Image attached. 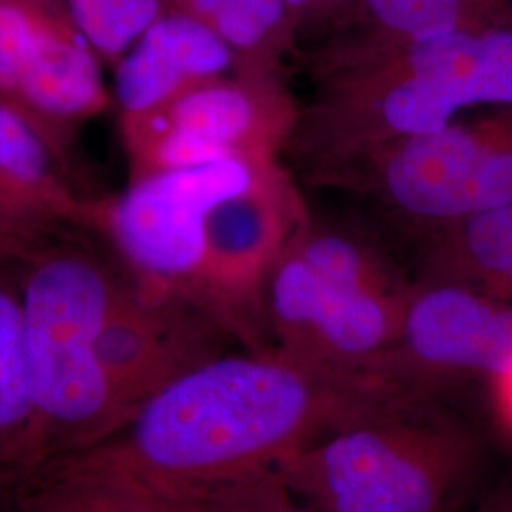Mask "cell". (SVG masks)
I'll use <instances>...</instances> for the list:
<instances>
[{
    "mask_svg": "<svg viewBox=\"0 0 512 512\" xmlns=\"http://www.w3.org/2000/svg\"><path fill=\"white\" fill-rule=\"evenodd\" d=\"M109 101L103 59L67 19L38 0H0V105L69 164L74 131Z\"/></svg>",
    "mask_w": 512,
    "mask_h": 512,
    "instance_id": "52a82bcc",
    "label": "cell"
},
{
    "mask_svg": "<svg viewBox=\"0 0 512 512\" xmlns=\"http://www.w3.org/2000/svg\"><path fill=\"white\" fill-rule=\"evenodd\" d=\"M289 249L330 283L370 293H401L382 262L351 236L327 230H298Z\"/></svg>",
    "mask_w": 512,
    "mask_h": 512,
    "instance_id": "ffe728a7",
    "label": "cell"
},
{
    "mask_svg": "<svg viewBox=\"0 0 512 512\" xmlns=\"http://www.w3.org/2000/svg\"><path fill=\"white\" fill-rule=\"evenodd\" d=\"M423 391L277 349L219 353L154 393L110 437L61 461L122 476L164 499H190L277 471L355 423L420 406Z\"/></svg>",
    "mask_w": 512,
    "mask_h": 512,
    "instance_id": "6da1fadb",
    "label": "cell"
},
{
    "mask_svg": "<svg viewBox=\"0 0 512 512\" xmlns=\"http://www.w3.org/2000/svg\"><path fill=\"white\" fill-rule=\"evenodd\" d=\"M219 327L202 308L116 272L97 353L126 420L169 382L219 355Z\"/></svg>",
    "mask_w": 512,
    "mask_h": 512,
    "instance_id": "30bf717a",
    "label": "cell"
},
{
    "mask_svg": "<svg viewBox=\"0 0 512 512\" xmlns=\"http://www.w3.org/2000/svg\"><path fill=\"white\" fill-rule=\"evenodd\" d=\"M25 256L0 253V492L6 494L38 471L35 412L23 349Z\"/></svg>",
    "mask_w": 512,
    "mask_h": 512,
    "instance_id": "9a60e30c",
    "label": "cell"
},
{
    "mask_svg": "<svg viewBox=\"0 0 512 512\" xmlns=\"http://www.w3.org/2000/svg\"><path fill=\"white\" fill-rule=\"evenodd\" d=\"M12 512H164V499L122 476L57 461L16 490Z\"/></svg>",
    "mask_w": 512,
    "mask_h": 512,
    "instance_id": "2e32d148",
    "label": "cell"
},
{
    "mask_svg": "<svg viewBox=\"0 0 512 512\" xmlns=\"http://www.w3.org/2000/svg\"><path fill=\"white\" fill-rule=\"evenodd\" d=\"M505 0H361L366 40L346 61L450 33Z\"/></svg>",
    "mask_w": 512,
    "mask_h": 512,
    "instance_id": "ac0fdd59",
    "label": "cell"
},
{
    "mask_svg": "<svg viewBox=\"0 0 512 512\" xmlns=\"http://www.w3.org/2000/svg\"><path fill=\"white\" fill-rule=\"evenodd\" d=\"M420 406L336 431L275 473L317 512H454L478 448L458 423Z\"/></svg>",
    "mask_w": 512,
    "mask_h": 512,
    "instance_id": "277c9868",
    "label": "cell"
},
{
    "mask_svg": "<svg viewBox=\"0 0 512 512\" xmlns=\"http://www.w3.org/2000/svg\"><path fill=\"white\" fill-rule=\"evenodd\" d=\"M486 107L512 112V0L450 33L349 61L315 114L317 148L365 156Z\"/></svg>",
    "mask_w": 512,
    "mask_h": 512,
    "instance_id": "7a4b0ae2",
    "label": "cell"
},
{
    "mask_svg": "<svg viewBox=\"0 0 512 512\" xmlns=\"http://www.w3.org/2000/svg\"><path fill=\"white\" fill-rule=\"evenodd\" d=\"M190 499L198 501L207 512H317L275 471L247 476Z\"/></svg>",
    "mask_w": 512,
    "mask_h": 512,
    "instance_id": "44dd1931",
    "label": "cell"
},
{
    "mask_svg": "<svg viewBox=\"0 0 512 512\" xmlns=\"http://www.w3.org/2000/svg\"><path fill=\"white\" fill-rule=\"evenodd\" d=\"M365 158L378 192L410 219L448 226L512 203V116L459 122Z\"/></svg>",
    "mask_w": 512,
    "mask_h": 512,
    "instance_id": "ba28073f",
    "label": "cell"
},
{
    "mask_svg": "<svg viewBox=\"0 0 512 512\" xmlns=\"http://www.w3.org/2000/svg\"><path fill=\"white\" fill-rule=\"evenodd\" d=\"M95 209L46 137L0 105V232L38 249L95 230Z\"/></svg>",
    "mask_w": 512,
    "mask_h": 512,
    "instance_id": "4fadbf2b",
    "label": "cell"
},
{
    "mask_svg": "<svg viewBox=\"0 0 512 512\" xmlns=\"http://www.w3.org/2000/svg\"><path fill=\"white\" fill-rule=\"evenodd\" d=\"M35 249H29L27 245L19 243L18 239L10 238L0 232V253H10V255H29Z\"/></svg>",
    "mask_w": 512,
    "mask_h": 512,
    "instance_id": "484cf974",
    "label": "cell"
},
{
    "mask_svg": "<svg viewBox=\"0 0 512 512\" xmlns=\"http://www.w3.org/2000/svg\"><path fill=\"white\" fill-rule=\"evenodd\" d=\"M512 368V304L458 281L408 293L393 348L368 370L427 389L448 376Z\"/></svg>",
    "mask_w": 512,
    "mask_h": 512,
    "instance_id": "8fae6325",
    "label": "cell"
},
{
    "mask_svg": "<svg viewBox=\"0 0 512 512\" xmlns=\"http://www.w3.org/2000/svg\"><path fill=\"white\" fill-rule=\"evenodd\" d=\"M262 293L275 349L311 365L368 370L397 342L408 294L338 287L287 247Z\"/></svg>",
    "mask_w": 512,
    "mask_h": 512,
    "instance_id": "9c48e42d",
    "label": "cell"
},
{
    "mask_svg": "<svg viewBox=\"0 0 512 512\" xmlns=\"http://www.w3.org/2000/svg\"><path fill=\"white\" fill-rule=\"evenodd\" d=\"M444 228L452 281L512 304V203Z\"/></svg>",
    "mask_w": 512,
    "mask_h": 512,
    "instance_id": "e0dca14e",
    "label": "cell"
},
{
    "mask_svg": "<svg viewBox=\"0 0 512 512\" xmlns=\"http://www.w3.org/2000/svg\"><path fill=\"white\" fill-rule=\"evenodd\" d=\"M291 99L266 73L224 74L120 120L131 179L230 158L274 160L293 133Z\"/></svg>",
    "mask_w": 512,
    "mask_h": 512,
    "instance_id": "8992f818",
    "label": "cell"
},
{
    "mask_svg": "<svg viewBox=\"0 0 512 512\" xmlns=\"http://www.w3.org/2000/svg\"><path fill=\"white\" fill-rule=\"evenodd\" d=\"M164 499V497H162ZM164 512H207L194 499H164Z\"/></svg>",
    "mask_w": 512,
    "mask_h": 512,
    "instance_id": "d4e9b609",
    "label": "cell"
},
{
    "mask_svg": "<svg viewBox=\"0 0 512 512\" xmlns=\"http://www.w3.org/2000/svg\"><path fill=\"white\" fill-rule=\"evenodd\" d=\"M495 385H497V389H499L501 404H503L507 416H509L512 421V368L507 374L499 376V378L495 380Z\"/></svg>",
    "mask_w": 512,
    "mask_h": 512,
    "instance_id": "cb8c5ba5",
    "label": "cell"
},
{
    "mask_svg": "<svg viewBox=\"0 0 512 512\" xmlns=\"http://www.w3.org/2000/svg\"><path fill=\"white\" fill-rule=\"evenodd\" d=\"M272 164L230 158L131 179L120 196L97 202L95 230L109 238L133 279L205 311L207 219L222 200L249 188Z\"/></svg>",
    "mask_w": 512,
    "mask_h": 512,
    "instance_id": "5b68a950",
    "label": "cell"
},
{
    "mask_svg": "<svg viewBox=\"0 0 512 512\" xmlns=\"http://www.w3.org/2000/svg\"><path fill=\"white\" fill-rule=\"evenodd\" d=\"M238 71L230 46L200 19L165 8L114 65L120 120L139 118L207 80Z\"/></svg>",
    "mask_w": 512,
    "mask_h": 512,
    "instance_id": "5bb4252c",
    "label": "cell"
},
{
    "mask_svg": "<svg viewBox=\"0 0 512 512\" xmlns=\"http://www.w3.org/2000/svg\"><path fill=\"white\" fill-rule=\"evenodd\" d=\"M300 203L270 165L255 183L222 200L205 228L202 304L222 329H243L275 260L296 236Z\"/></svg>",
    "mask_w": 512,
    "mask_h": 512,
    "instance_id": "7c38bea8",
    "label": "cell"
},
{
    "mask_svg": "<svg viewBox=\"0 0 512 512\" xmlns=\"http://www.w3.org/2000/svg\"><path fill=\"white\" fill-rule=\"evenodd\" d=\"M67 19L103 61L122 55L165 12V0H38Z\"/></svg>",
    "mask_w": 512,
    "mask_h": 512,
    "instance_id": "d6986e66",
    "label": "cell"
},
{
    "mask_svg": "<svg viewBox=\"0 0 512 512\" xmlns=\"http://www.w3.org/2000/svg\"><path fill=\"white\" fill-rule=\"evenodd\" d=\"M293 21H308L315 16V0H285Z\"/></svg>",
    "mask_w": 512,
    "mask_h": 512,
    "instance_id": "603a6c76",
    "label": "cell"
},
{
    "mask_svg": "<svg viewBox=\"0 0 512 512\" xmlns=\"http://www.w3.org/2000/svg\"><path fill=\"white\" fill-rule=\"evenodd\" d=\"M116 272L78 238L46 243L23 260V349L38 471L92 448L126 421L97 353Z\"/></svg>",
    "mask_w": 512,
    "mask_h": 512,
    "instance_id": "3957f363",
    "label": "cell"
},
{
    "mask_svg": "<svg viewBox=\"0 0 512 512\" xmlns=\"http://www.w3.org/2000/svg\"><path fill=\"white\" fill-rule=\"evenodd\" d=\"M230 0H165V6L169 10H177L184 12L192 18L200 19L203 23H207L215 14H219L220 10L228 4Z\"/></svg>",
    "mask_w": 512,
    "mask_h": 512,
    "instance_id": "7402d4cb",
    "label": "cell"
}]
</instances>
